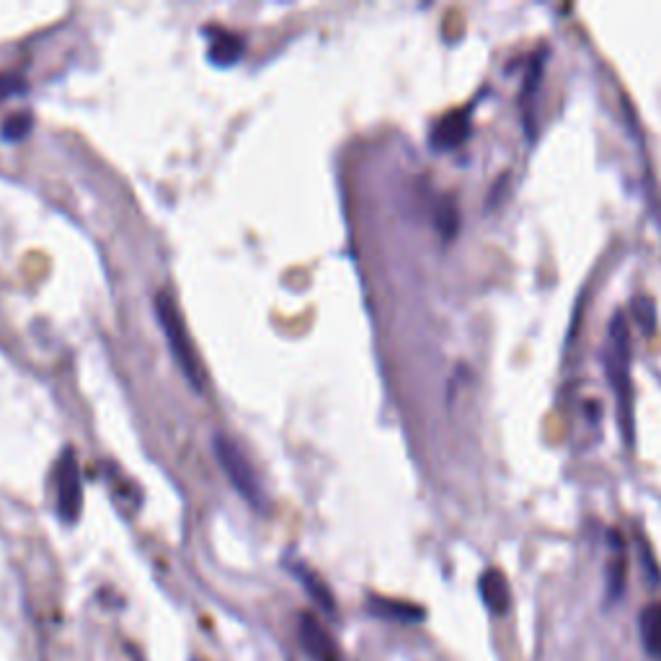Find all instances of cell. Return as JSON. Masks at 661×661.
<instances>
[{
    "mask_svg": "<svg viewBox=\"0 0 661 661\" xmlns=\"http://www.w3.org/2000/svg\"><path fill=\"white\" fill-rule=\"evenodd\" d=\"M604 370L617 399V416L623 419L625 437L633 440V388H631V333L625 313L615 310L604 339Z\"/></svg>",
    "mask_w": 661,
    "mask_h": 661,
    "instance_id": "6da1fadb",
    "label": "cell"
},
{
    "mask_svg": "<svg viewBox=\"0 0 661 661\" xmlns=\"http://www.w3.org/2000/svg\"><path fill=\"white\" fill-rule=\"evenodd\" d=\"M152 305H156V318H158V323H161L163 336L171 346L173 362H176L179 370L184 372V378L192 382L194 391H201V388H205V372H201V365H199L197 352H194L189 329H186V321H184V316H181L176 301H173L169 292H158Z\"/></svg>",
    "mask_w": 661,
    "mask_h": 661,
    "instance_id": "7a4b0ae2",
    "label": "cell"
},
{
    "mask_svg": "<svg viewBox=\"0 0 661 661\" xmlns=\"http://www.w3.org/2000/svg\"><path fill=\"white\" fill-rule=\"evenodd\" d=\"M215 448V457H218L220 468L225 470L228 481L233 483V489L241 493L243 499L250 501L254 506L264 504V491L259 483V476H256L254 465L248 463V457L243 455V450L235 444L233 440H228L225 434H215L212 440Z\"/></svg>",
    "mask_w": 661,
    "mask_h": 661,
    "instance_id": "3957f363",
    "label": "cell"
},
{
    "mask_svg": "<svg viewBox=\"0 0 661 661\" xmlns=\"http://www.w3.org/2000/svg\"><path fill=\"white\" fill-rule=\"evenodd\" d=\"M52 481H54V506H58L60 519L65 525H73L75 519L81 517L83 510V483H81V468H78V457H75L73 450H65L58 457L52 470Z\"/></svg>",
    "mask_w": 661,
    "mask_h": 661,
    "instance_id": "277c9868",
    "label": "cell"
},
{
    "mask_svg": "<svg viewBox=\"0 0 661 661\" xmlns=\"http://www.w3.org/2000/svg\"><path fill=\"white\" fill-rule=\"evenodd\" d=\"M297 638L313 661H341V649L329 628L316 615L305 612L297 621Z\"/></svg>",
    "mask_w": 661,
    "mask_h": 661,
    "instance_id": "5b68a950",
    "label": "cell"
},
{
    "mask_svg": "<svg viewBox=\"0 0 661 661\" xmlns=\"http://www.w3.org/2000/svg\"><path fill=\"white\" fill-rule=\"evenodd\" d=\"M246 52V41L238 34L228 32V29H210V47H207V58H210L212 65L228 68L235 65Z\"/></svg>",
    "mask_w": 661,
    "mask_h": 661,
    "instance_id": "8992f818",
    "label": "cell"
},
{
    "mask_svg": "<svg viewBox=\"0 0 661 661\" xmlns=\"http://www.w3.org/2000/svg\"><path fill=\"white\" fill-rule=\"evenodd\" d=\"M470 132V109H457L444 114L437 127L431 130V143L437 148H452V145L463 143Z\"/></svg>",
    "mask_w": 661,
    "mask_h": 661,
    "instance_id": "52a82bcc",
    "label": "cell"
},
{
    "mask_svg": "<svg viewBox=\"0 0 661 661\" xmlns=\"http://www.w3.org/2000/svg\"><path fill=\"white\" fill-rule=\"evenodd\" d=\"M478 591H481L483 602L489 604L491 612H499L504 615L512 604V591H510V582L506 576L499 572V568H486L478 579Z\"/></svg>",
    "mask_w": 661,
    "mask_h": 661,
    "instance_id": "ba28073f",
    "label": "cell"
},
{
    "mask_svg": "<svg viewBox=\"0 0 661 661\" xmlns=\"http://www.w3.org/2000/svg\"><path fill=\"white\" fill-rule=\"evenodd\" d=\"M638 633H641L644 651L653 661H661V602L646 604L638 615Z\"/></svg>",
    "mask_w": 661,
    "mask_h": 661,
    "instance_id": "9c48e42d",
    "label": "cell"
},
{
    "mask_svg": "<svg viewBox=\"0 0 661 661\" xmlns=\"http://www.w3.org/2000/svg\"><path fill=\"white\" fill-rule=\"evenodd\" d=\"M367 610L372 612V615L385 617V621H399V623H416L424 621V610L419 604L412 602H401V600H388V597H370L367 600Z\"/></svg>",
    "mask_w": 661,
    "mask_h": 661,
    "instance_id": "30bf717a",
    "label": "cell"
},
{
    "mask_svg": "<svg viewBox=\"0 0 661 661\" xmlns=\"http://www.w3.org/2000/svg\"><path fill=\"white\" fill-rule=\"evenodd\" d=\"M290 572L297 576V582L303 584L305 591H308V595L313 597V600H316L318 604H321V608H323L326 612H333V610H336V602H333L331 589L326 587V582L321 579V576L313 574L310 568L305 566V563H290Z\"/></svg>",
    "mask_w": 661,
    "mask_h": 661,
    "instance_id": "8fae6325",
    "label": "cell"
},
{
    "mask_svg": "<svg viewBox=\"0 0 661 661\" xmlns=\"http://www.w3.org/2000/svg\"><path fill=\"white\" fill-rule=\"evenodd\" d=\"M612 559L608 563V597L610 602L617 600L623 595L625 587V551H623V540L617 542L615 535H612Z\"/></svg>",
    "mask_w": 661,
    "mask_h": 661,
    "instance_id": "7c38bea8",
    "label": "cell"
},
{
    "mask_svg": "<svg viewBox=\"0 0 661 661\" xmlns=\"http://www.w3.org/2000/svg\"><path fill=\"white\" fill-rule=\"evenodd\" d=\"M32 114L29 111H19V114H11L9 120L3 122V127H0V137L9 143H21L26 135L32 132Z\"/></svg>",
    "mask_w": 661,
    "mask_h": 661,
    "instance_id": "4fadbf2b",
    "label": "cell"
},
{
    "mask_svg": "<svg viewBox=\"0 0 661 661\" xmlns=\"http://www.w3.org/2000/svg\"><path fill=\"white\" fill-rule=\"evenodd\" d=\"M26 90V78L19 73H0V103Z\"/></svg>",
    "mask_w": 661,
    "mask_h": 661,
    "instance_id": "5bb4252c",
    "label": "cell"
}]
</instances>
